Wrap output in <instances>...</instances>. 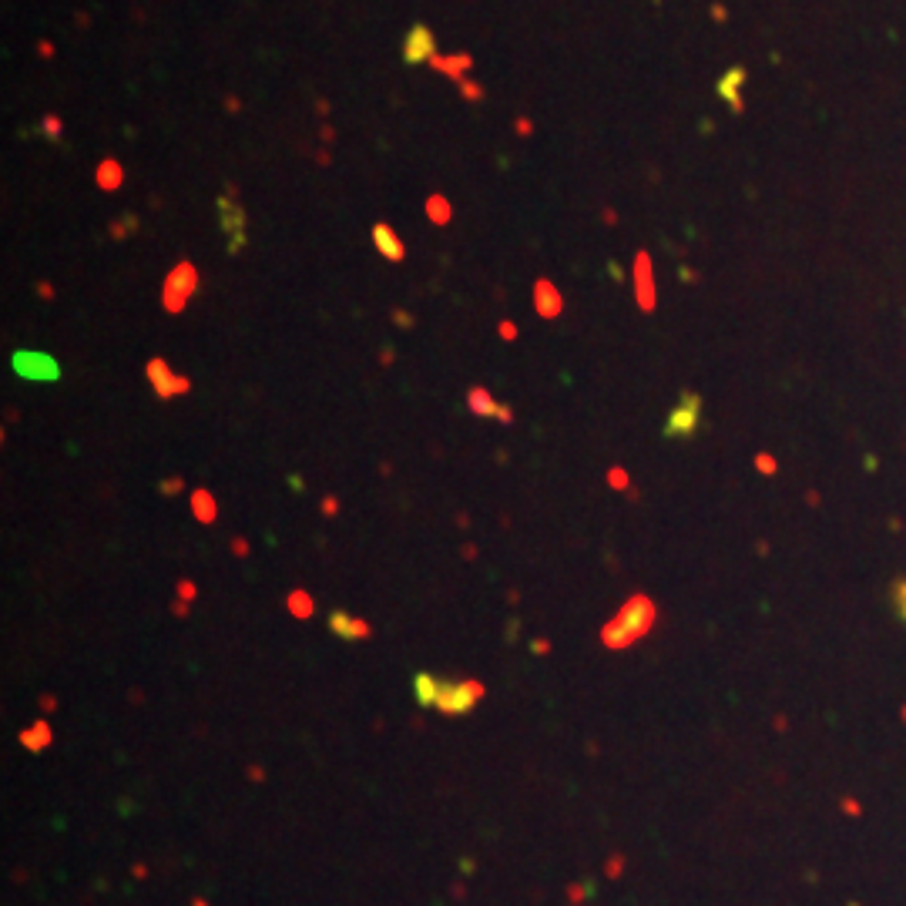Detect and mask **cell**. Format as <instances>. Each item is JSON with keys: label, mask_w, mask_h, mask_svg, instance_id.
I'll use <instances>...</instances> for the list:
<instances>
[{"label": "cell", "mask_w": 906, "mask_h": 906, "mask_svg": "<svg viewBox=\"0 0 906 906\" xmlns=\"http://www.w3.org/2000/svg\"><path fill=\"white\" fill-rule=\"evenodd\" d=\"M658 621V608H654V601L652 597H644V594H634L624 604V608L614 614V618L601 628V641L608 644V648H624V644H631V641H638V638H644L648 631H652V624Z\"/></svg>", "instance_id": "6da1fadb"}, {"label": "cell", "mask_w": 906, "mask_h": 906, "mask_svg": "<svg viewBox=\"0 0 906 906\" xmlns=\"http://www.w3.org/2000/svg\"><path fill=\"white\" fill-rule=\"evenodd\" d=\"M487 695L484 682H477V678H464V682H443L440 688V698H437V712L440 715H467V712H474L477 702Z\"/></svg>", "instance_id": "7a4b0ae2"}, {"label": "cell", "mask_w": 906, "mask_h": 906, "mask_svg": "<svg viewBox=\"0 0 906 906\" xmlns=\"http://www.w3.org/2000/svg\"><path fill=\"white\" fill-rule=\"evenodd\" d=\"M705 403L698 393H682L678 399V407L668 413V420H664V437L668 440H688V437H695L702 430V420H705Z\"/></svg>", "instance_id": "3957f363"}, {"label": "cell", "mask_w": 906, "mask_h": 906, "mask_svg": "<svg viewBox=\"0 0 906 906\" xmlns=\"http://www.w3.org/2000/svg\"><path fill=\"white\" fill-rule=\"evenodd\" d=\"M199 286H201V279H199V272H195V266H191V262H178V266L165 276V289H161L165 309L181 312L188 306V299L199 292Z\"/></svg>", "instance_id": "277c9868"}, {"label": "cell", "mask_w": 906, "mask_h": 906, "mask_svg": "<svg viewBox=\"0 0 906 906\" xmlns=\"http://www.w3.org/2000/svg\"><path fill=\"white\" fill-rule=\"evenodd\" d=\"M219 219L221 232L229 239V255H239L249 239V219H245V209L235 201V188H225L219 195Z\"/></svg>", "instance_id": "5b68a950"}, {"label": "cell", "mask_w": 906, "mask_h": 906, "mask_svg": "<svg viewBox=\"0 0 906 906\" xmlns=\"http://www.w3.org/2000/svg\"><path fill=\"white\" fill-rule=\"evenodd\" d=\"M144 376H148V383H151V389H155L158 399L185 397L188 389H191V379L181 376V373H175V369H171L161 356H151V359L144 363Z\"/></svg>", "instance_id": "8992f818"}, {"label": "cell", "mask_w": 906, "mask_h": 906, "mask_svg": "<svg viewBox=\"0 0 906 906\" xmlns=\"http://www.w3.org/2000/svg\"><path fill=\"white\" fill-rule=\"evenodd\" d=\"M437 54H440V51H437V34H433L427 24L417 21L407 31V37H403V61H407L409 67H417V64H430Z\"/></svg>", "instance_id": "52a82bcc"}, {"label": "cell", "mask_w": 906, "mask_h": 906, "mask_svg": "<svg viewBox=\"0 0 906 906\" xmlns=\"http://www.w3.org/2000/svg\"><path fill=\"white\" fill-rule=\"evenodd\" d=\"M369 239H373L376 252L383 255V259H389L393 266L407 259V245H403V239L397 235V229H393V225H387V221H376L373 229H369Z\"/></svg>", "instance_id": "ba28073f"}, {"label": "cell", "mask_w": 906, "mask_h": 906, "mask_svg": "<svg viewBox=\"0 0 906 906\" xmlns=\"http://www.w3.org/2000/svg\"><path fill=\"white\" fill-rule=\"evenodd\" d=\"M14 369L27 376V379H57V363L41 353H17L14 356Z\"/></svg>", "instance_id": "9c48e42d"}, {"label": "cell", "mask_w": 906, "mask_h": 906, "mask_svg": "<svg viewBox=\"0 0 906 906\" xmlns=\"http://www.w3.org/2000/svg\"><path fill=\"white\" fill-rule=\"evenodd\" d=\"M329 631L336 638L343 641H366L369 638V621L366 618H353V614H346V611H332L329 614Z\"/></svg>", "instance_id": "30bf717a"}, {"label": "cell", "mask_w": 906, "mask_h": 906, "mask_svg": "<svg viewBox=\"0 0 906 906\" xmlns=\"http://www.w3.org/2000/svg\"><path fill=\"white\" fill-rule=\"evenodd\" d=\"M534 309H537V316L541 319H557L561 316V309H564V299H561V292L547 282V279H541L537 286H534Z\"/></svg>", "instance_id": "8fae6325"}, {"label": "cell", "mask_w": 906, "mask_h": 906, "mask_svg": "<svg viewBox=\"0 0 906 906\" xmlns=\"http://www.w3.org/2000/svg\"><path fill=\"white\" fill-rule=\"evenodd\" d=\"M742 84H745V71H742V67H732V71H725L719 78L715 94H719L732 111H742Z\"/></svg>", "instance_id": "7c38bea8"}, {"label": "cell", "mask_w": 906, "mask_h": 906, "mask_svg": "<svg viewBox=\"0 0 906 906\" xmlns=\"http://www.w3.org/2000/svg\"><path fill=\"white\" fill-rule=\"evenodd\" d=\"M440 688H443V678H437L433 672H417V674H413V695H417V705H420V708H437Z\"/></svg>", "instance_id": "4fadbf2b"}, {"label": "cell", "mask_w": 906, "mask_h": 906, "mask_svg": "<svg viewBox=\"0 0 906 906\" xmlns=\"http://www.w3.org/2000/svg\"><path fill=\"white\" fill-rule=\"evenodd\" d=\"M430 67H433V71H443L447 78H453L457 84H460V81L467 78V71L474 67V57H470V54H437L430 61Z\"/></svg>", "instance_id": "5bb4252c"}, {"label": "cell", "mask_w": 906, "mask_h": 906, "mask_svg": "<svg viewBox=\"0 0 906 906\" xmlns=\"http://www.w3.org/2000/svg\"><path fill=\"white\" fill-rule=\"evenodd\" d=\"M467 409L474 413V417H484V420H497L500 413V403L484 387H470L467 389Z\"/></svg>", "instance_id": "9a60e30c"}, {"label": "cell", "mask_w": 906, "mask_h": 906, "mask_svg": "<svg viewBox=\"0 0 906 906\" xmlns=\"http://www.w3.org/2000/svg\"><path fill=\"white\" fill-rule=\"evenodd\" d=\"M17 742H21L27 752H44L47 745L54 742V732H51V725L41 719V722H34V725H27V729H21Z\"/></svg>", "instance_id": "2e32d148"}, {"label": "cell", "mask_w": 906, "mask_h": 906, "mask_svg": "<svg viewBox=\"0 0 906 906\" xmlns=\"http://www.w3.org/2000/svg\"><path fill=\"white\" fill-rule=\"evenodd\" d=\"M191 517L199 520V524H215L219 504H215L209 487H195V490H191Z\"/></svg>", "instance_id": "e0dca14e"}, {"label": "cell", "mask_w": 906, "mask_h": 906, "mask_svg": "<svg viewBox=\"0 0 906 906\" xmlns=\"http://www.w3.org/2000/svg\"><path fill=\"white\" fill-rule=\"evenodd\" d=\"M94 181H98L104 191H114V188H121V181H124L121 161H114V158H104V161L98 165V171H94Z\"/></svg>", "instance_id": "ac0fdd59"}, {"label": "cell", "mask_w": 906, "mask_h": 906, "mask_svg": "<svg viewBox=\"0 0 906 906\" xmlns=\"http://www.w3.org/2000/svg\"><path fill=\"white\" fill-rule=\"evenodd\" d=\"M286 611L299 621H309L312 611H316V601L309 597V591H292V594L286 597Z\"/></svg>", "instance_id": "d6986e66"}, {"label": "cell", "mask_w": 906, "mask_h": 906, "mask_svg": "<svg viewBox=\"0 0 906 906\" xmlns=\"http://www.w3.org/2000/svg\"><path fill=\"white\" fill-rule=\"evenodd\" d=\"M638 299H641V309H652L654 299H652V272H648V255L641 252L638 255Z\"/></svg>", "instance_id": "ffe728a7"}, {"label": "cell", "mask_w": 906, "mask_h": 906, "mask_svg": "<svg viewBox=\"0 0 906 906\" xmlns=\"http://www.w3.org/2000/svg\"><path fill=\"white\" fill-rule=\"evenodd\" d=\"M138 225H141V221H138V215H134V211H124V221L114 219V221L108 225V232H111V239H118V242H121V239H128L131 232H138Z\"/></svg>", "instance_id": "44dd1931"}, {"label": "cell", "mask_w": 906, "mask_h": 906, "mask_svg": "<svg viewBox=\"0 0 906 906\" xmlns=\"http://www.w3.org/2000/svg\"><path fill=\"white\" fill-rule=\"evenodd\" d=\"M427 215H430L433 225H447L450 221V201L443 199V195H430L427 199Z\"/></svg>", "instance_id": "7402d4cb"}, {"label": "cell", "mask_w": 906, "mask_h": 906, "mask_svg": "<svg viewBox=\"0 0 906 906\" xmlns=\"http://www.w3.org/2000/svg\"><path fill=\"white\" fill-rule=\"evenodd\" d=\"M460 94H464V101H470V104H477V101H484V98H487V91L480 88L477 81H470V78L460 81Z\"/></svg>", "instance_id": "603a6c76"}, {"label": "cell", "mask_w": 906, "mask_h": 906, "mask_svg": "<svg viewBox=\"0 0 906 906\" xmlns=\"http://www.w3.org/2000/svg\"><path fill=\"white\" fill-rule=\"evenodd\" d=\"M41 128H44V134L51 138V141H61V131H64V121L57 118V114H44L41 118Z\"/></svg>", "instance_id": "cb8c5ba5"}, {"label": "cell", "mask_w": 906, "mask_h": 906, "mask_svg": "<svg viewBox=\"0 0 906 906\" xmlns=\"http://www.w3.org/2000/svg\"><path fill=\"white\" fill-rule=\"evenodd\" d=\"M893 608H896V614L906 621V577L893 581Z\"/></svg>", "instance_id": "d4e9b609"}, {"label": "cell", "mask_w": 906, "mask_h": 906, "mask_svg": "<svg viewBox=\"0 0 906 906\" xmlns=\"http://www.w3.org/2000/svg\"><path fill=\"white\" fill-rule=\"evenodd\" d=\"M175 594L181 597V601H188V604H191V601L199 597V587H195V581H188V577H181V581L175 584Z\"/></svg>", "instance_id": "484cf974"}, {"label": "cell", "mask_w": 906, "mask_h": 906, "mask_svg": "<svg viewBox=\"0 0 906 906\" xmlns=\"http://www.w3.org/2000/svg\"><path fill=\"white\" fill-rule=\"evenodd\" d=\"M181 487H185V480H181V477H165L158 490H161V497H178V494H181Z\"/></svg>", "instance_id": "4316f807"}, {"label": "cell", "mask_w": 906, "mask_h": 906, "mask_svg": "<svg viewBox=\"0 0 906 906\" xmlns=\"http://www.w3.org/2000/svg\"><path fill=\"white\" fill-rule=\"evenodd\" d=\"M608 484L614 487V490H628L631 480H628V474H624V470H618V467H614V470H608Z\"/></svg>", "instance_id": "83f0119b"}, {"label": "cell", "mask_w": 906, "mask_h": 906, "mask_svg": "<svg viewBox=\"0 0 906 906\" xmlns=\"http://www.w3.org/2000/svg\"><path fill=\"white\" fill-rule=\"evenodd\" d=\"M393 322H397L399 329H413V326H417V316L407 309H393Z\"/></svg>", "instance_id": "f1b7e54d"}, {"label": "cell", "mask_w": 906, "mask_h": 906, "mask_svg": "<svg viewBox=\"0 0 906 906\" xmlns=\"http://www.w3.org/2000/svg\"><path fill=\"white\" fill-rule=\"evenodd\" d=\"M319 510H322V517H336V514H339V497H332V494H329V497H322Z\"/></svg>", "instance_id": "f546056e"}, {"label": "cell", "mask_w": 906, "mask_h": 906, "mask_svg": "<svg viewBox=\"0 0 906 906\" xmlns=\"http://www.w3.org/2000/svg\"><path fill=\"white\" fill-rule=\"evenodd\" d=\"M229 547H232V554H235V557H249V551H252V547H249V541H245V537H232V544H229Z\"/></svg>", "instance_id": "4dcf8cb0"}, {"label": "cell", "mask_w": 906, "mask_h": 906, "mask_svg": "<svg viewBox=\"0 0 906 906\" xmlns=\"http://www.w3.org/2000/svg\"><path fill=\"white\" fill-rule=\"evenodd\" d=\"M171 614H175V618H188V614H191V604L178 597V601H171Z\"/></svg>", "instance_id": "1f68e13d"}, {"label": "cell", "mask_w": 906, "mask_h": 906, "mask_svg": "<svg viewBox=\"0 0 906 906\" xmlns=\"http://www.w3.org/2000/svg\"><path fill=\"white\" fill-rule=\"evenodd\" d=\"M531 652H534V654H551V641H547V638H534V641H531Z\"/></svg>", "instance_id": "d6a6232c"}, {"label": "cell", "mask_w": 906, "mask_h": 906, "mask_svg": "<svg viewBox=\"0 0 906 906\" xmlns=\"http://www.w3.org/2000/svg\"><path fill=\"white\" fill-rule=\"evenodd\" d=\"M497 332H500V339H517V326H514V322H500Z\"/></svg>", "instance_id": "836d02e7"}, {"label": "cell", "mask_w": 906, "mask_h": 906, "mask_svg": "<svg viewBox=\"0 0 906 906\" xmlns=\"http://www.w3.org/2000/svg\"><path fill=\"white\" fill-rule=\"evenodd\" d=\"M497 420L504 423V427H510V423H514V409H510L507 403H500V413H497Z\"/></svg>", "instance_id": "e575fe53"}, {"label": "cell", "mask_w": 906, "mask_h": 906, "mask_svg": "<svg viewBox=\"0 0 906 906\" xmlns=\"http://www.w3.org/2000/svg\"><path fill=\"white\" fill-rule=\"evenodd\" d=\"M755 464H759V470H762V474H772V470H775V460H772V457H765V453L759 457V460H755Z\"/></svg>", "instance_id": "d590c367"}, {"label": "cell", "mask_w": 906, "mask_h": 906, "mask_svg": "<svg viewBox=\"0 0 906 906\" xmlns=\"http://www.w3.org/2000/svg\"><path fill=\"white\" fill-rule=\"evenodd\" d=\"M514 128H517V134H520V138H527V134L534 131V124L527 121V118H517V124H514Z\"/></svg>", "instance_id": "8d00e7d4"}, {"label": "cell", "mask_w": 906, "mask_h": 906, "mask_svg": "<svg viewBox=\"0 0 906 906\" xmlns=\"http://www.w3.org/2000/svg\"><path fill=\"white\" fill-rule=\"evenodd\" d=\"M37 705L44 708V712H54V708H57V698H54V695H41V698H37Z\"/></svg>", "instance_id": "74e56055"}, {"label": "cell", "mask_w": 906, "mask_h": 906, "mask_svg": "<svg viewBox=\"0 0 906 906\" xmlns=\"http://www.w3.org/2000/svg\"><path fill=\"white\" fill-rule=\"evenodd\" d=\"M37 296L54 299V286H51V282H37Z\"/></svg>", "instance_id": "f35d334b"}, {"label": "cell", "mask_w": 906, "mask_h": 906, "mask_svg": "<svg viewBox=\"0 0 906 906\" xmlns=\"http://www.w3.org/2000/svg\"><path fill=\"white\" fill-rule=\"evenodd\" d=\"M37 54H41V57H54V44H51V41H41V44H37Z\"/></svg>", "instance_id": "ab89813d"}, {"label": "cell", "mask_w": 906, "mask_h": 906, "mask_svg": "<svg viewBox=\"0 0 906 906\" xmlns=\"http://www.w3.org/2000/svg\"><path fill=\"white\" fill-rule=\"evenodd\" d=\"M393 359H397V353H393V349H389V346H387V349H383V353H379V363H383V366H389V363H393Z\"/></svg>", "instance_id": "60d3db41"}, {"label": "cell", "mask_w": 906, "mask_h": 906, "mask_svg": "<svg viewBox=\"0 0 906 906\" xmlns=\"http://www.w3.org/2000/svg\"><path fill=\"white\" fill-rule=\"evenodd\" d=\"M249 779H255V782H262V779H266V772H262L259 765H249Z\"/></svg>", "instance_id": "b9f144b4"}, {"label": "cell", "mask_w": 906, "mask_h": 906, "mask_svg": "<svg viewBox=\"0 0 906 906\" xmlns=\"http://www.w3.org/2000/svg\"><path fill=\"white\" fill-rule=\"evenodd\" d=\"M460 554H464L467 561H474V557H477V547H474V544H464V547H460Z\"/></svg>", "instance_id": "7bdbcfd3"}, {"label": "cell", "mask_w": 906, "mask_h": 906, "mask_svg": "<svg viewBox=\"0 0 906 906\" xmlns=\"http://www.w3.org/2000/svg\"><path fill=\"white\" fill-rule=\"evenodd\" d=\"M712 17H715V21H725V7H712Z\"/></svg>", "instance_id": "ee69618b"}, {"label": "cell", "mask_w": 906, "mask_h": 906, "mask_svg": "<svg viewBox=\"0 0 906 906\" xmlns=\"http://www.w3.org/2000/svg\"><path fill=\"white\" fill-rule=\"evenodd\" d=\"M225 108H229V111H239V98H225Z\"/></svg>", "instance_id": "f6af8a7d"}]
</instances>
